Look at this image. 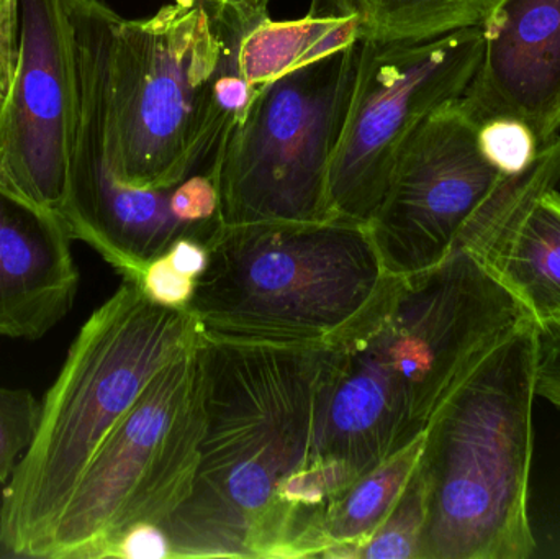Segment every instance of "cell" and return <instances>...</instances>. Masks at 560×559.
<instances>
[{"instance_id":"1","label":"cell","mask_w":560,"mask_h":559,"mask_svg":"<svg viewBox=\"0 0 560 559\" xmlns=\"http://www.w3.org/2000/svg\"><path fill=\"white\" fill-rule=\"evenodd\" d=\"M325 354L202 338L199 466L163 525L171 558H300L295 488L316 462Z\"/></svg>"},{"instance_id":"2","label":"cell","mask_w":560,"mask_h":559,"mask_svg":"<svg viewBox=\"0 0 560 559\" xmlns=\"http://www.w3.org/2000/svg\"><path fill=\"white\" fill-rule=\"evenodd\" d=\"M255 20L225 0L173 3L148 19L118 16L107 154L120 183L170 190L200 174L215 176L226 138L253 97L240 39Z\"/></svg>"},{"instance_id":"3","label":"cell","mask_w":560,"mask_h":559,"mask_svg":"<svg viewBox=\"0 0 560 559\" xmlns=\"http://www.w3.org/2000/svg\"><path fill=\"white\" fill-rule=\"evenodd\" d=\"M539 328L516 325L454 384L423 433L420 559H528Z\"/></svg>"},{"instance_id":"4","label":"cell","mask_w":560,"mask_h":559,"mask_svg":"<svg viewBox=\"0 0 560 559\" xmlns=\"http://www.w3.org/2000/svg\"><path fill=\"white\" fill-rule=\"evenodd\" d=\"M186 308L124 284L85 321L42 400L38 430L3 489L0 545L38 558L79 479L115 423L171 361L199 347Z\"/></svg>"},{"instance_id":"5","label":"cell","mask_w":560,"mask_h":559,"mask_svg":"<svg viewBox=\"0 0 560 559\" xmlns=\"http://www.w3.org/2000/svg\"><path fill=\"white\" fill-rule=\"evenodd\" d=\"M186 311L207 340L328 348L397 286L365 223L223 226Z\"/></svg>"},{"instance_id":"6","label":"cell","mask_w":560,"mask_h":559,"mask_svg":"<svg viewBox=\"0 0 560 559\" xmlns=\"http://www.w3.org/2000/svg\"><path fill=\"white\" fill-rule=\"evenodd\" d=\"M526 318L482 259L456 249L430 271L398 278L382 307L338 348L407 449L470 364Z\"/></svg>"},{"instance_id":"7","label":"cell","mask_w":560,"mask_h":559,"mask_svg":"<svg viewBox=\"0 0 560 559\" xmlns=\"http://www.w3.org/2000/svg\"><path fill=\"white\" fill-rule=\"evenodd\" d=\"M362 39L287 69L253 92L215 170L223 226L332 220L328 171Z\"/></svg>"},{"instance_id":"8","label":"cell","mask_w":560,"mask_h":559,"mask_svg":"<svg viewBox=\"0 0 560 559\" xmlns=\"http://www.w3.org/2000/svg\"><path fill=\"white\" fill-rule=\"evenodd\" d=\"M199 347L148 384L115 423L38 558L98 559L131 525H164L192 492L202 440Z\"/></svg>"},{"instance_id":"9","label":"cell","mask_w":560,"mask_h":559,"mask_svg":"<svg viewBox=\"0 0 560 559\" xmlns=\"http://www.w3.org/2000/svg\"><path fill=\"white\" fill-rule=\"evenodd\" d=\"M480 56L479 25L420 42L362 39L351 105L329 163L335 219L368 225L401 148L431 112L466 92Z\"/></svg>"},{"instance_id":"10","label":"cell","mask_w":560,"mask_h":559,"mask_svg":"<svg viewBox=\"0 0 560 559\" xmlns=\"http://www.w3.org/2000/svg\"><path fill=\"white\" fill-rule=\"evenodd\" d=\"M479 120L463 95L431 112L401 148L368 222L387 271L408 278L450 258L503 174L477 143Z\"/></svg>"},{"instance_id":"11","label":"cell","mask_w":560,"mask_h":559,"mask_svg":"<svg viewBox=\"0 0 560 559\" xmlns=\"http://www.w3.org/2000/svg\"><path fill=\"white\" fill-rule=\"evenodd\" d=\"M15 78L0 107V186L61 216L72 66L66 0H20Z\"/></svg>"},{"instance_id":"12","label":"cell","mask_w":560,"mask_h":559,"mask_svg":"<svg viewBox=\"0 0 560 559\" xmlns=\"http://www.w3.org/2000/svg\"><path fill=\"white\" fill-rule=\"evenodd\" d=\"M482 56L463 94L477 120L525 121L541 148L560 135V0H489Z\"/></svg>"},{"instance_id":"13","label":"cell","mask_w":560,"mask_h":559,"mask_svg":"<svg viewBox=\"0 0 560 559\" xmlns=\"http://www.w3.org/2000/svg\"><path fill=\"white\" fill-rule=\"evenodd\" d=\"M65 220L0 186V337L38 340L74 304L79 271Z\"/></svg>"},{"instance_id":"14","label":"cell","mask_w":560,"mask_h":559,"mask_svg":"<svg viewBox=\"0 0 560 559\" xmlns=\"http://www.w3.org/2000/svg\"><path fill=\"white\" fill-rule=\"evenodd\" d=\"M483 263L538 328L560 324L559 189L539 196Z\"/></svg>"},{"instance_id":"15","label":"cell","mask_w":560,"mask_h":559,"mask_svg":"<svg viewBox=\"0 0 560 559\" xmlns=\"http://www.w3.org/2000/svg\"><path fill=\"white\" fill-rule=\"evenodd\" d=\"M423 436L359 476L326 508L319 558H354L397 504L420 463Z\"/></svg>"},{"instance_id":"16","label":"cell","mask_w":560,"mask_h":559,"mask_svg":"<svg viewBox=\"0 0 560 559\" xmlns=\"http://www.w3.org/2000/svg\"><path fill=\"white\" fill-rule=\"evenodd\" d=\"M489 0H342L362 39L420 42L477 25Z\"/></svg>"},{"instance_id":"17","label":"cell","mask_w":560,"mask_h":559,"mask_svg":"<svg viewBox=\"0 0 560 559\" xmlns=\"http://www.w3.org/2000/svg\"><path fill=\"white\" fill-rule=\"evenodd\" d=\"M427 504L418 468L390 514L378 525L355 559H420Z\"/></svg>"},{"instance_id":"18","label":"cell","mask_w":560,"mask_h":559,"mask_svg":"<svg viewBox=\"0 0 560 559\" xmlns=\"http://www.w3.org/2000/svg\"><path fill=\"white\" fill-rule=\"evenodd\" d=\"M477 143L490 166L503 176H513L528 170L542 150L532 128L525 121L512 117L480 120Z\"/></svg>"},{"instance_id":"19","label":"cell","mask_w":560,"mask_h":559,"mask_svg":"<svg viewBox=\"0 0 560 559\" xmlns=\"http://www.w3.org/2000/svg\"><path fill=\"white\" fill-rule=\"evenodd\" d=\"M42 403L32 391L0 386V485H7L38 430Z\"/></svg>"},{"instance_id":"20","label":"cell","mask_w":560,"mask_h":559,"mask_svg":"<svg viewBox=\"0 0 560 559\" xmlns=\"http://www.w3.org/2000/svg\"><path fill=\"white\" fill-rule=\"evenodd\" d=\"M138 286L156 304L187 308L196 292L197 279L177 271L170 258L163 255L147 266Z\"/></svg>"},{"instance_id":"21","label":"cell","mask_w":560,"mask_h":559,"mask_svg":"<svg viewBox=\"0 0 560 559\" xmlns=\"http://www.w3.org/2000/svg\"><path fill=\"white\" fill-rule=\"evenodd\" d=\"M167 559L171 541L163 525L137 524L121 532L102 550L98 559Z\"/></svg>"},{"instance_id":"22","label":"cell","mask_w":560,"mask_h":559,"mask_svg":"<svg viewBox=\"0 0 560 559\" xmlns=\"http://www.w3.org/2000/svg\"><path fill=\"white\" fill-rule=\"evenodd\" d=\"M22 9L20 0H0V107L15 78L20 59Z\"/></svg>"},{"instance_id":"23","label":"cell","mask_w":560,"mask_h":559,"mask_svg":"<svg viewBox=\"0 0 560 559\" xmlns=\"http://www.w3.org/2000/svg\"><path fill=\"white\" fill-rule=\"evenodd\" d=\"M536 396L560 412V324L539 328Z\"/></svg>"},{"instance_id":"24","label":"cell","mask_w":560,"mask_h":559,"mask_svg":"<svg viewBox=\"0 0 560 559\" xmlns=\"http://www.w3.org/2000/svg\"><path fill=\"white\" fill-rule=\"evenodd\" d=\"M166 256L177 271L194 279H199L206 272L210 259L209 246L192 238L177 240Z\"/></svg>"},{"instance_id":"25","label":"cell","mask_w":560,"mask_h":559,"mask_svg":"<svg viewBox=\"0 0 560 559\" xmlns=\"http://www.w3.org/2000/svg\"><path fill=\"white\" fill-rule=\"evenodd\" d=\"M225 2L246 19H259V16L269 15L268 7L271 0H225Z\"/></svg>"}]
</instances>
